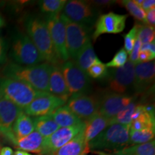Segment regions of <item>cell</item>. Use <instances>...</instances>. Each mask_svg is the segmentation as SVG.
Returning <instances> with one entry per match:
<instances>
[{
	"label": "cell",
	"mask_w": 155,
	"mask_h": 155,
	"mask_svg": "<svg viewBox=\"0 0 155 155\" xmlns=\"http://www.w3.org/2000/svg\"><path fill=\"white\" fill-rule=\"evenodd\" d=\"M52 65L43 63L33 66H22L11 63L4 70L6 78L28 83L39 91L49 93V78Z\"/></svg>",
	"instance_id": "1"
},
{
	"label": "cell",
	"mask_w": 155,
	"mask_h": 155,
	"mask_svg": "<svg viewBox=\"0 0 155 155\" xmlns=\"http://www.w3.org/2000/svg\"><path fill=\"white\" fill-rule=\"evenodd\" d=\"M28 36L33 42L42 59L52 65H58L60 61L54 50L45 20L39 17H28L25 23Z\"/></svg>",
	"instance_id": "2"
},
{
	"label": "cell",
	"mask_w": 155,
	"mask_h": 155,
	"mask_svg": "<svg viewBox=\"0 0 155 155\" xmlns=\"http://www.w3.org/2000/svg\"><path fill=\"white\" fill-rule=\"evenodd\" d=\"M130 125L114 124L104 129L88 143L90 150L95 151L119 150L129 144Z\"/></svg>",
	"instance_id": "3"
},
{
	"label": "cell",
	"mask_w": 155,
	"mask_h": 155,
	"mask_svg": "<svg viewBox=\"0 0 155 155\" xmlns=\"http://www.w3.org/2000/svg\"><path fill=\"white\" fill-rule=\"evenodd\" d=\"M0 90L3 97L24 110L35 98L47 92L37 91L28 83L16 79L5 78L0 81Z\"/></svg>",
	"instance_id": "4"
},
{
	"label": "cell",
	"mask_w": 155,
	"mask_h": 155,
	"mask_svg": "<svg viewBox=\"0 0 155 155\" xmlns=\"http://www.w3.org/2000/svg\"><path fill=\"white\" fill-rule=\"evenodd\" d=\"M11 55L16 64L22 66H33L44 61L28 35L19 34L15 37Z\"/></svg>",
	"instance_id": "5"
},
{
	"label": "cell",
	"mask_w": 155,
	"mask_h": 155,
	"mask_svg": "<svg viewBox=\"0 0 155 155\" xmlns=\"http://www.w3.org/2000/svg\"><path fill=\"white\" fill-rule=\"evenodd\" d=\"M65 25L66 48L69 58L74 60L85 46L91 42L89 28L71 21L61 14Z\"/></svg>",
	"instance_id": "6"
},
{
	"label": "cell",
	"mask_w": 155,
	"mask_h": 155,
	"mask_svg": "<svg viewBox=\"0 0 155 155\" xmlns=\"http://www.w3.org/2000/svg\"><path fill=\"white\" fill-rule=\"evenodd\" d=\"M54 50L60 61H69L66 48L65 25L61 14L48 15L45 19Z\"/></svg>",
	"instance_id": "7"
},
{
	"label": "cell",
	"mask_w": 155,
	"mask_h": 155,
	"mask_svg": "<svg viewBox=\"0 0 155 155\" xmlns=\"http://www.w3.org/2000/svg\"><path fill=\"white\" fill-rule=\"evenodd\" d=\"M61 68L71 96L84 94L88 90L90 86L89 77L74 61L64 62Z\"/></svg>",
	"instance_id": "8"
},
{
	"label": "cell",
	"mask_w": 155,
	"mask_h": 155,
	"mask_svg": "<svg viewBox=\"0 0 155 155\" xmlns=\"http://www.w3.org/2000/svg\"><path fill=\"white\" fill-rule=\"evenodd\" d=\"M63 14L72 22L87 28L94 24L97 15L91 4L80 0L67 1Z\"/></svg>",
	"instance_id": "9"
},
{
	"label": "cell",
	"mask_w": 155,
	"mask_h": 155,
	"mask_svg": "<svg viewBox=\"0 0 155 155\" xmlns=\"http://www.w3.org/2000/svg\"><path fill=\"white\" fill-rule=\"evenodd\" d=\"M85 129V122L68 127L60 128L50 137L44 138L43 149L40 155L54 154Z\"/></svg>",
	"instance_id": "10"
},
{
	"label": "cell",
	"mask_w": 155,
	"mask_h": 155,
	"mask_svg": "<svg viewBox=\"0 0 155 155\" xmlns=\"http://www.w3.org/2000/svg\"><path fill=\"white\" fill-rule=\"evenodd\" d=\"M127 15H119L108 12L100 15L95 23V30L93 33L94 42L104 34H119L125 29Z\"/></svg>",
	"instance_id": "11"
},
{
	"label": "cell",
	"mask_w": 155,
	"mask_h": 155,
	"mask_svg": "<svg viewBox=\"0 0 155 155\" xmlns=\"http://www.w3.org/2000/svg\"><path fill=\"white\" fill-rule=\"evenodd\" d=\"M135 65L131 61H127L124 65L111 71L108 76V86L112 91L122 94L132 86Z\"/></svg>",
	"instance_id": "12"
},
{
	"label": "cell",
	"mask_w": 155,
	"mask_h": 155,
	"mask_svg": "<svg viewBox=\"0 0 155 155\" xmlns=\"http://www.w3.org/2000/svg\"><path fill=\"white\" fill-rule=\"evenodd\" d=\"M134 99V97L111 93L106 94L98 101V113L111 120Z\"/></svg>",
	"instance_id": "13"
},
{
	"label": "cell",
	"mask_w": 155,
	"mask_h": 155,
	"mask_svg": "<svg viewBox=\"0 0 155 155\" xmlns=\"http://www.w3.org/2000/svg\"><path fill=\"white\" fill-rule=\"evenodd\" d=\"M22 111L4 97L0 101V134L5 136L14 144L16 139L12 133V127L17 116Z\"/></svg>",
	"instance_id": "14"
},
{
	"label": "cell",
	"mask_w": 155,
	"mask_h": 155,
	"mask_svg": "<svg viewBox=\"0 0 155 155\" xmlns=\"http://www.w3.org/2000/svg\"><path fill=\"white\" fill-rule=\"evenodd\" d=\"M65 102L60 98L47 93L35 98L23 111L30 116H42L53 113L57 108L65 105Z\"/></svg>",
	"instance_id": "15"
},
{
	"label": "cell",
	"mask_w": 155,
	"mask_h": 155,
	"mask_svg": "<svg viewBox=\"0 0 155 155\" xmlns=\"http://www.w3.org/2000/svg\"><path fill=\"white\" fill-rule=\"evenodd\" d=\"M66 103L68 107L82 121H86L98 113V101L94 96L75 95L70 97Z\"/></svg>",
	"instance_id": "16"
},
{
	"label": "cell",
	"mask_w": 155,
	"mask_h": 155,
	"mask_svg": "<svg viewBox=\"0 0 155 155\" xmlns=\"http://www.w3.org/2000/svg\"><path fill=\"white\" fill-rule=\"evenodd\" d=\"M155 77L154 61L138 63L134 68V88L138 94L145 91L154 83Z\"/></svg>",
	"instance_id": "17"
},
{
	"label": "cell",
	"mask_w": 155,
	"mask_h": 155,
	"mask_svg": "<svg viewBox=\"0 0 155 155\" xmlns=\"http://www.w3.org/2000/svg\"><path fill=\"white\" fill-rule=\"evenodd\" d=\"M49 93L66 103L71 96L64 79L61 67L52 65L49 78Z\"/></svg>",
	"instance_id": "18"
},
{
	"label": "cell",
	"mask_w": 155,
	"mask_h": 155,
	"mask_svg": "<svg viewBox=\"0 0 155 155\" xmlns=\"http://www.w3.org/2000/svg\"><path fill=\"white\" fill-rule=\"evenodd\" d=\"M84 137L87 144L109 126V120L96 113L85 121Z\"/></svg>",
	"instance_id": "19"
},
{
	"label": "cell",
	"mask_w": 155,
	"mask_h": 155,
	"mask_svg": "<svg viewBox=\"0 0 155 155\" xmlns=\"http://www.w3.org/2000/svg\"><path fill=\"white\" fill-rule=\"evenodd\" d=\"M84 129L60 148L54 155H84L90 152L88 145L85 141Z\"/></svg>",
	"instance_id": "20"
},
{
	"label": "cell",
	"mask_w": 155,
	"mask_h": 155,
	"mask_svg": "<svg viewBox=\"0 0 155 155\" xmlns=\"http://www.w3.org/2000/svg\"><path fill=\"white\" fill-rule=\"evenodd\" d=\"M43 144L44 137H42L35 130L27 137L17 139L15 142L17 148H19L20 150L37 153L39 154H41L43 149Z\"/></svg>",
	"instance_id": "21"
},
{
	"label": "cell",
	"mask_w": 155,
	"mask_h": 155,
	"mask_svg": "<svg viewBox=\"0 0 155 155\" xmlns=\"http://www.w3.org/2000/svg\"><path fill=\"white\" fill-rule=\"evenodd\" d=\"M51 114L56 124L61 128L80 124L83 121L79 119L67 106H63L55 110Z\"/></svg>",
	"instance_id": "22"
},
{
	"label": "cell",
	"mask_w": 155,
	"mask_h": 155,
	"mask_svg": "<svg viewBox=\"0 0 155 155\" xmlns=\"http://www.w3.org/2000/svg\"><path fill=\"white\" fill-rule=\"evenodd\" d=\"M35 131L33 119L22 111L15 120L12 127V133L15 139L27 137ZM15 140V141H16Z\"/></svg>",
	"instance_id": "23"
},
{
	"label": "cell",
	"mask_w": 155,
	"mask_h": 155,
	"mask_svg": "<svg viewBox=\"0 0 155 155\" xmlns=\"http://www.w3.org/2000/svg\"><path fill=\"white\" fill-rule=\"evenodd\" d=\"M33 121L35 130L38 131L44 138L50 137L61 128L54 121L51 114L38 116L33 119Z\"/></svg>",
	"instance_id": "24"
},
{
	"label": "cell",
	"mask_w": 155,
	"mask_h": 155,
	"mask_svg": "<svg viewBox=\"0 0 155 155\" xmlns=\"http://www.w3.org/2000/svg\"><path fill=\"white\" fill-rule=\"evenodd\" d=\"M113 153L114 155H155V141L127 146Z\"/></svg>",
	"instance_id": "25"
},
{
	"label": "cell",
	"mask_w": 155,
	"mask_h": 155,
	"mask_svg": "<svg viewBox=\"0 0 155 155\" xmlns=\"http://www.w3.org/2000/svg\"><path fill=\"white\" fill-rule=\"evenodd\" d=\"M98 59V58L94 52L93 45L91 42H89L73 61L83 71L86 73L89 68Z\"/></svg>",
	"instance_id": "26"
},
{
	"label": "cell",
	"mask_w": 155,
	"mask_h": 155,
	"mask_svg": "<svg viewBox=\"0 0 155 155\" xmlns=\"http://www.w3.org/2000/svg\"><path fill=\"white\" fill-rule=\"evenodd\" d=\"M137 104L134 99L130 104L122 109L114 119L109 120V126L114 124H119L124 125H131L132 122V116Z\"/></svg>",
	"instance_id": "27"
},
{
	"label": "cell",
	"mask_w": 155,
	"mask_h": 155,
	"mask_svg": "<svg viewBox=\"0 0 155 155\" xmlns=\"http://www.w3.org/2000/svg\"><path fill=\"white\" fill-rule=\"evenodd\" d=\"M154 115L144 111L138 118L131 122L130 129L134 131H140L143 129H155Z\"/></svg>",
	"instance_id": "28"
},
{
	"label": "cell",
	"mask_w": 155,
	"mask_h": 155,
	"mask_svg": "<svg viewBox=\"0 0 155 155\" xmlns=\"http://www.w3.org/2000/svg\"><path fill=\"white\" fill-rule=\"evenodd\" d=\"M155 130L153 129L140 131L129 130V144H141L154 140Z\"/></svg>",
	"instance_id": "29"
},
{
	"label": "cell",
	"mask_w": 155,
	"mask_h": 155,
	"mask_svg": "<svg viewBox=\"0 0 155 155\" xmlns=\"http://www.w3.org/2000/svg\"><path fill=\"white\" fill-rule=\"evenodd\" d=\"M66 2V0H42L39 2V6L40 10L48 15H59Z\"/></svg>",
	"instance_id": "30"
},
{
	"label": "cell",
	"mask_w": 155,
	"mask_h": 155,
	"mask_svg": "<svg viewBox=\"0 0 155 155\" xmlns=\"http://www.w3.org/2000/svg\"><path fill=\"white\" fill-rule=\"evenodd\" d=\"M116 2L121 5L122 7H124L127 9V10L129 12V14L134 17V18L144 22L146 13L139 6L136 5L134 2V1H131V0H122V1Z\"/></svg>",
	"instance_id": "31"
},
{
	"label": "cell",
	"mask_w": 155,
	"mask_h": 155,
	"mask_svg": "<svg viewBox=\"0 0 155 155\" xmlns=\"http://www.w3.org/2000/svg\"><path fill=\"white\" fill-rule=\"evenodd\" d=\"M87 75L92 78L100 79L106 76L108 74V69L106 65L98 59L87 71Z\"/></svg>",
	"instance_id": "32"
},
{
	"label": "cell",
	"mask_w": 155,
	"mask_h": 155,
	"mask_svg": "<svg viewBox=\"0 0 155 155\" xmlns=\"http://www.w3.org/2000/svg\"><path fill=\"white\" fill-rule=\"evenodd\" d=\"M154 28L148 25H138V38L141 44H149L154 41Z\"/></svg>",
	"instance_id": "33"
},
{
	"label": "cell",
	"mask_w": 155,
	"mask_h": 155,
	"mask_svg": "<svg viewBox=\"0 0 155 155\" xmlns=\"http://www.w3.org/2000/svg\"><path fill=\"white\" fill-rule=\"evenodd\" d=\"M128 54L124 48H122L117 52L110 62L105 64L106 68H119L124 65L127 62Z\"/></svg>",
	"instance_id": "34"
},
{
	"label": "cell",
	"mask_w": 155,
	"mask_h": 155,
	"mask_svg": "<svg viewBox=\"0 0 155 155\" xmlns=\"http://www.w3.org/2000/svg\"><path fill=\"white\" fill-rule=\"evenodd\" d=\"M138 36V25H135L130 31L124 35V50L127 54H130Z\"/></svg>",
	"instance_id": "35"
},
{
	"label": "cell",
	"mask_w": 155,
	"mask_h": 155,
	"mask_svg": "<svg viewBox=\"0 0 155 155\" xmlns=\"http://www.w3.org/2000/svg\"><path fill=\"white\" fill-rule=\"evenodd\" d=\"M141 43L139 40V39L137 37V40H136L134 45L133 49L131 51L130 54H129V61H131V63H133L134 65H137L138 64V58H139V54L140 53V49H141Z\"/></svg>",
	"instance_id": "36"
},
{
	"label": "cell",
	"mask_w": 155,
	"mask_h": 155,
	"mask_svg": "<svg viewBox=\"0 0 155 155\" xmlns=\"http://www.w3.org/2000/svg\"><path fill=\"white\" fill-rule=\"evenodd\" d=\"M145 15L144 23L150 27H154L155 25V9H152L147 12Z\"/></svg>",
	"instance_id": "37"
},
{
	"label": "cell",
	"mask_w": 155,
	"mask_h": 155,
	"mask_svg": "<svg viewBox=\"0 0 155 155\" xmlns=\"http://www.w3.org/2000/svg\"><path fill=\"white\" fill-rule=\"evenodd\" d=\"M154 58L151 55L149 51H140L139 54L138 63H147V62L152 61Z\"/></svg>",
	"instance_id": "38"
},
{
	"label": "cell",
	"mask_w": 155,
	"mask_h": 155,
	"mask_svg": "<svg viewBox=\"0 0 155 155\" xmlns=\"http://www.w3.org/2000/svg\"><path fill=\"white\" fill-rule=\"evenodd\" d=\"M116 2L111 1V0H96V1L90 2V3L96 5L98 7H108L113 5Z\"/></svg>",
	"instance_id": "39"
},
{
	"label": "cell",
	"mask_w": 155,
	"mask_h": 155,
	"mask_svg": "<svg viewBox=\"0 0 155 155\" xmlns=\"http://www.w3.org/2000/svg\"><path fill=\"white\" fill-rule=\"evenodd\" d=\"M154 6H155L154 0H144L140 7L145 12H147L150 10V9H154Z\"/></svg>",
	"instance_id": "40"
},
{
	"label": "cell",
	"mask_w": 155,
	"mask_h": 155,
	"mask_svg": "<svg viewBox=\"0 0 155 155\" xmlns=\"http://www.w3.org/2000/svg\"><path fill=\"white\" fill-rule=\"evenodd\" d=\"M6 59L5 42L2 39H0V65L4 63Z\"/></svg>",
	"instance_id": "41"
},
{
	"label": "cell",
	"mask_w": 155,
	"mask_h": 155,
	"mask_svg": "<svg viewBox=\"0 0 155 155\" xmlns=\"http://www.w3.org/2000/svg\"><path fill=\"white\" fill-rule=\"evenodd\" d=\"M0 155H14V151L11 147H2L0 150Z\"/></svg>",
	"instance_id": "42"
},
{
	"label": "cell",
	"mask_w": 155,
	"mask_h": 155,
	"mask_svg": "<svg viewBox=\"0 0 155 155\" xmlns=\"http://www.w3.org/2000/svg\"><path fill=\"white\" fill-rule=\"evenodd\" d=\"M14 155H38V154H32L28 152H25V151L17 150L15 152H14Z\"/></svg>",
	"instance_id": "43"
},
{
	"label": "cell",
	"mask_w": 155,
	"mask_h": 155,
	"mask_svg": "<svg viewBox=\"0 0 155 155\" xmlns=\"http://www.w3.org/2000/svg\"><path fill=\"white\" fill-rule=\"evenodd\" d=\"M93 153L96 154L97 155H113V154H109V153L103 152V151H94V152H93Z\"/></svg>",
	"instance_id": "44"
},
{
	"label": "cell",
	"mask_w": 155,
	"mask_h": 155,
	"mask_svg": "<svg viewBox=\"0 0 155 155\" xmlns=\"http://www.w3.org/2000/svg\"><path fill=\"white\" fill-rule=\"evenodd\" d=\"M4 25H5V20H4L2 17L0 15V28H2Z\"/></svg>",
	"instance_id": "45"
},
{
	"label": "cell",
	"mask_w": 155,
	"mask_h": 155,
	"mask_svg": "<svg viewBox=\"0 0 155 155\" xmlns=\"http://www.w3.org/2000/svg\"><path fill=\"white\" fill-rule=\"evenodd\" d=\"M4 5H5V2L0 1V8H1L2 7H3Z\"/></svg>",
	"instance_id": "46"
},
{
	"label": "cell",
	"mask_w": 155,
	"mask_h": 155,
	"mask_svg": "<svg viewBox=\"0 0 155 155\" xmlns=\"http://www.w3.org/2000/svg\"><path fill=\"white\" fill-rule=\"evenodd\" d=\"M3 98V95H2V93L1 90H0V101H1L2 98Z\"/></svg>",
	"instance_id": "47"
},
{
	"label": "cell",
	"mask_w": 155,
	"mask_h": 155,
	"mask_svg": "<svg viewBox=\"0 0 155 155\" xmlns=\"http://www.w3.org/2000/svg\"><path fill=\"white\" fill-rule=\"evenodd\" d=\"M2 148V140H1V137H0V150H1Z\"/></svg>",
	"instance_id": "48"
},
{
	"label": "cell",
	"mask_w": 155,
	"mask_h": 155,
	"mask_svg": "<svg viewBox=\"0 0 155 155\" xmlns=\"http://www.w3.org/2000/svg\"><path fill=\"white\" fill-rule=\"evenodd\" d=\"M84 155H86V154H84Z\"/></svg>",
	"instance_id": "49"
},
{
	"label": "cell",
	"mask_w": 155,
	"mask_h": 155,
	"mask_svg": "<svg viewBox=\"0 0 155 155\" xmlns=\"http://www.w3.org/2000/svg\"></svg>",
	"instance_id": "50"
},
{
	"label": "cell",
	"mask_w": 155,
	"mask_h": 155,
	"mask_svg": "<svg viewBox=\"0 0 155 155\" xmlns=\"http://www.w3.org/2000/svg\"><path fill=\"white\" fill-rule=\"evenodd\" d=\"M0 39H1V38H0Z\"/></svg>",
	"instance_id": "51"
}]
</instances>
